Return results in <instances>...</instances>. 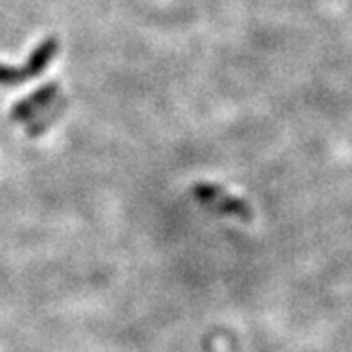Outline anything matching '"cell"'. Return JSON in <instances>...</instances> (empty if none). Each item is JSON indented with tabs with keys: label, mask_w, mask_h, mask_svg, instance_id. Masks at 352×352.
Returning <instances> with one entry per match:
<instances>
[{
	"label": "cell",
	"mask_w": 352,
	"mask_h": 352,
	"mask_svg": "<svg viewBox=\"0 0 352 352\" xmlns=\"http://www.w3.org/2000/svg\"><path fill=\"white\" fill-rule=\"evenodd\" d=\"M43 112H45V110H43ZM63 112L65 102L55 100L50 106V113L45 112L41 118H34V120H32V124L28 127V135H30V138H38V135H41V131H45L47 127L53 126Z\"/></svg>",
	"instance_id": "obj_4"
},
{
	"label": "cell",
	"mask_w": 352,
	"mask_h": 352,
	"mask_svg": "<svg viewBox=\"0 0 352 352\" xmlns=\"http://www.w3.org/2000/svg\"><path fill=\"white\" fill-rule=\"evenodd\" d=\"M201 352H217V349H215V340L212 335H206V337L201 339Z\"/></svg>",
	"instance_id": "obj_6"
},
{
	"label": "cell",
	"mask_w": 352,
	"mask_h": 352,
	"mask_svg": "<svg viewBox=\"0 0 352 352\" xmlns=\"http://www.w3.org/2000/svg\"><path fill=\"white\" fill-rule=\"evenodd\" d=\"M192 196L200 201L201 206H208L210 210H214L217 214L237 217L241 221H251L252 219L251 206L237 196H233L231 192H227L226 188H221V186H215L210 182H200V184L192 186Z\"/></svg>",
	"instance_id": "obj_2"
},
{
	"label": "cell",
	"mask_w": 352,
	"mask_h": 352,
	"mask_svg": "<svg viewBox=\"0 0 352 352\" xmlns=\"http://www.w3.org/2000/svg\"><path fill=\"white\" fill-rule=\"evenodd\" d=\"M57 96H59V85L55 80H51L18 102L10 112V120L12 122H32L39 112L47 110L51 104L57 100Z\"/></svg>",
	"instance_id": "obj_3"
},
{
	"label": "cell",
	"mask_w": 352,
	"mask_h": 352,
	"mask_svg": "<svg viewBox=\"0 0 352 352\" xmlns=\"http://www.w3.org/2000/svg\"><path fill=\"white\" fill-rule=\"evenodd\" d=\"M59 51L57 38H45L36 50L30 53L28 61L22 67H10L0 63V87H14L22 85L32 78H38L55 59Z\"/></svg>",
	"instance_id": "obj_1"
},
{
	"label": "cell",
	"mask_w": 352,
	"mask_h": 352,
	"mask_svg": "<svg viewBox=\"0 0 352 352\" xmlns=\"http://www.w3.org/2000/svg\"><path fill=\"white\" fill-rule=\"evenodd\" d=\"M221 335H223V339L227 342V351L229 352H243L241 351V344L237 337L233 335V333H229V331H221Z\"/></svg>",
	"instance_id": "obj_5"
}]
</instances>
